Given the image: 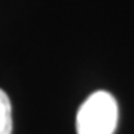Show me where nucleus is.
<instances>
[{
  "mask_svg": "<svg viewBox=\"0 0 134 134\" xmlns=\"http://www.w3.org/2000/svg\"><path fill=\"white\" fill-rule=\"evenodd\" d=\"M118 124V104L107 91H96L76 113L77 134H113Z\"/></svg>",
  "mask_w": 134,
  "mask_h": 134,
  "instance_id": "obj_1",
  "label": "nucleus"
},
{
  "mask_svg": "<svg viewBox=\"0 0 134 134\" xmlns=\"http://www.w3.org/2000/svg\"><path fill=\"white\" fill-rule=\"evenodd\" d=\"M0 134H12V106L3 90H0Z\"/></svg>",
  "mask_w": 134,
  "mask_h": 134,
  "instance_id": "obj_2",
  "label": "nucleus"
}]
</instances>
